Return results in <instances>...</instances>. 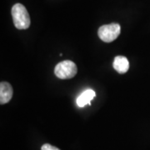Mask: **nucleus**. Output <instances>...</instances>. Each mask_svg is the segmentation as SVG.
<instances>
[{
    "label": "nucleus",
    "mask_w": 150,
    "mask_h": 150,
    "mask_svg": "<svg viewBox=\"0 0 150 150\" xmlns=\"http://www.w3.org/2000/svg\"><path fill=\"white\" fill-rule=\"evenodd\" d=\"M12 17L14 26L18 29H27L30 26V17L27 9L21 4H16L12 8Z\"/></svg>",
    "instance_id": "f257e3e1"
},
{
    "label": "nucleus",
    "mask_w": 150,
    "mask_h": 150,
    "mask_svg": "<svg viewBox=\"0 0 150 150\" xmlns=\"http://www.w3.org/2000/svg\"><path fill=\"white\" fill-rule=\"evenodd\" d=\"M78 68L73 61L65 60L60 62L54 69V74L60 79H69L77 74Z\"/></svg>",
    "instance_id": "f03ea898"
},
{
    "label": "nucleus",
    "mask_w": 150,
    "mask_h": 150,
    "mask_svg": "<svg viewBox=\"0 0 150 150\" xmlns=\"http://www.w3.org/2000/svg\"><path fill=\"white\" fill-rule=\"evenodd\" d=\"M121 32V27L118 23H112L103 25L98 28V34L99 38L105 43H111L117 39Z\"/></svg>",
    "instance_id": "7ed1b4c3"
},
{
    "label": "nucleus",
    "mask_w": 150,
    "mask_h": 150,
    "mask_svg": "<svg viewBox=\"0 0 150 150\" xmlns=\"http://www.w3.org/2000/svg\"><path fill=\"white\" fill-rule=\"evenodd\" d=\"M13 88L8 82H1L0 83V103L5 104L10 101L13 98Z\"/></svg>",
    "instance_id": "20e7f679"
},
{
    "label": "nucleus",
    "mask_w": 150,
    "mask_h": 150,
    "mask_svg": "<svg viewBox=\"0 0 150 150\" xmlns=\"http://www.w3.org/2000/svg\"><path fill=\"white\" fill-rule=\"evenodd\" d=\"M112 65H113V69L116 70L118 74H121L127 73L129 69V60L126 57H123V56L115 57Z\"/></svg>",
    "instance_id": "39448f33"
},
{
    "label": "nucleus",
    "mask_w": 150,
    "mask_h": 150,
    "mask_svg": "<svg viewBox=\"0 0 150 150\" xmlns=\"http://www.w3.org/2000/svg\"><path fill=\"white\" fill-rule=\"evenodd\" d=\"M95 97V92L92 89H87L77 98V104L79 107H84L87 104H90L91 101Z\"/></svg>",
    "instance_id": "423d86ee"
},
{
    "label": "nucleus",
    "mask_w": 150,
    "mask_h": 150,
    "mask_svg": "<svg viewBox=\"0 0 150 150\" xmlns=\"http://www.w3.org/2000/svg\"><path fill=\"white\" fill-rule=\"evenodd\" d=\"M41 150H60V149H59L58 148L54 147V146H53V145L46 144H43V146H42Z\"/></svg>",
    "instance_id": "0eeeda50"
}]
</instances>
